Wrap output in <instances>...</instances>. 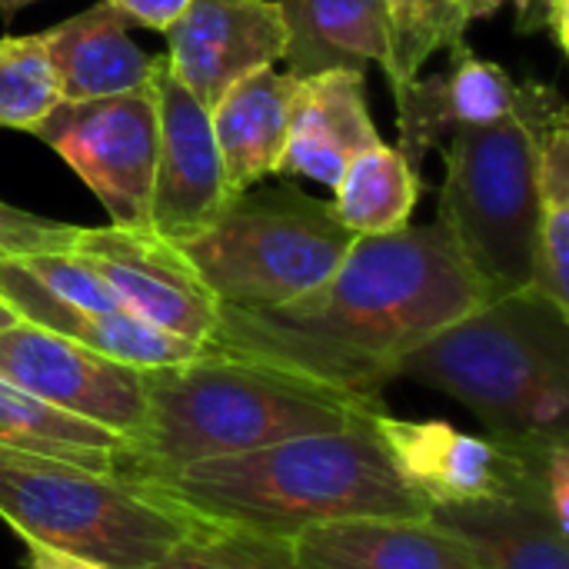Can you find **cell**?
I'll return each mask as SVG.
<instances>
[{"instance_id": "6da1fadb", "label": "cell", "mask_w": 569, "mask_h": 569, "mask_svg": "<svg viewBox=\"0 0 569 569\" xmlns=\"http://www.w3.org/2000/svg\"><path fill=\"white\" fill-rule=\"evenodd\" d=\"M490 290L440 223L357 237L317 290L273 310L220 307L207 350L380 400L407 353L483 307Z\"/></svg>"}, {"instance_id": "7a4b0ae2", "label": "cell", "mask_w": 569, "mask_h": 569, "mask_svg": "<svg viewBox=\"0 0 569 569\" xmlns=\"http://www.w3.org/2000/svg\"><path fill=\"white\" fill-rule=\"evenodd\" d=\"M140 483L200 523L277 540L330 520L427 517V503L393 470L373 413L347 430L187 463Z\"/></svg>"}, {"instance_id": "3957f363", "label": "cell", "mask_w": 569, "mask_h": 569, "mask_svg": "<svg viewBox=\"0 0 569 569\" xmlns=\"http://www.w3.org/2000/svg\"><path fill=\"white\" fill-rule=\"evenodd\" d=\"M143 373V420L117 457V473L137 480L293 437L347 430L383 407L380 400L207 347L193 360Z\"/></svg>"}, {"instance_id": "277c9868", "label": "cell", "mask_w": 569, "mask_h": 569, "mask_svg": "<svg viewBox=\"0 0 569 569\" xmlns=\"http://www.w3.org/2000/svg\"><path fill=\"white\" fill-rule=\"evenodd\" d=\"M463 407L500 440H569V313L530 287L433 333L397 367Z\"/></svg>"}, {"instance_id": "5b68a950", "label": "cell", "mask_w": 569, "mask_h": 569, "mask_svg": "<svg viewBox=\"0 0 569 569\" xmlns=\"http://www.w3.org/2000/svg\"><path fill=\"white\" fill-rule=\"evenodd\" d=\"M567 123V100L557 87L523 83L517 113L450 133L437 223L490 297L530 287L540 223V143Z\"/></svg>"}, {"instance_id": "8992f818", "label": "cell", "mask_w": 569, "mask_h": 569, "mask_svg": "<svg viewBox=\"0 0 569 569\" xmlns=\"http://www.w3.org/2000/svg\"><path fill=\"white\" fill-rule=\"evenodd\" d=\"M0 520L103 569H150L197 520L127 473H90L0 447Z\"/></svg>"}, {"instance_id": "52a82bcc", "label": "cell", "mask_w": 569, "mask_h": 569, "mask_svg": "<svg viewBox=\"0 0 569 569\" xmlns=\"http://www.w3.org/2000/svg\"><path fill=\"white\" fill-rule=\"evenodd\" d=\"M353 240L330 203L257 183L230 197L203 233L173 247L220 307L273 310L330 280Z\"/></svg>"}, {"instance_id": "ba28073f", "label": "cell", "mask_w": 569, "mask_h": 569, "mask_svg": "<svg viewBox=\"0 0 569 569\" xmlns=\"http://www.w3.org/2000/svg\"><path fill=\"white\" fill-rule=\"evenodd\" d=\"M373 430L400 480L430 507L520 497L569 530V440L473 437L443 420L373 410Z\"/></svg>"}, {"instance_id": "9c48e42d", "label": "cell", "mask_w": 569, "mask_h": 569, "mask_svg": "<svg viewBox=\"0 0 569 569\" xmlns=\"http://www.w3.org/2000/svg\"><path fill=\"white\" fill-rule=\"evenodd\" d=\"M33 133L90 187L113 227H147L157 170L153 87L63 100Z\"/></svg>"}, {"instance_id": "30bf717a", "label": "cell", "mask_w": 569, "mask_h": 569, "mask_svg": "<svg viewBox=\"0 0 569 569\" xmlns=\"http://www.w3.org/2000/svg\"><path fill=\"white\" fill-rule=\"evenodd\" d=\"M130 317L207 347L220 303L187 257L147 227H80L70 247Z\"/></svg>"}, {"instance_id": "8fae6325", "label": "cell", "mask_w": 569, "mask_h": 569, "mask_svg": "<svg viewBox=\"0 0 569 569\" xmlns=\"http://www.w3.org/2000/svg\"><path fill=\"white\" fill-rule=\"evenodd\" d=\"M0 377L123 440L140 427L147 373L27 320L0 330Z\"/></svg>"}, {"instance_id": "7c38bea8", "label": "cell", "mask_w": 569, "mask_h": 569, "mask_svg": "<svg viewBox=\"0 0 569 569\" xmlns=\"http://www.w3.org/2000/svg\"><path fill=\"white\" fill-rule=\"evenodd\" d=\"M150 87L157 100V170L147 230L170 243H183L223 213L230 193L210 110L177 80L163 53L153 57Z\"/></svg>"}, {"instance_id": "4fadbf2b", "label": "cell", "mask_w": 569, "mask_h": 569, "mask_svg": "<svg viewBox=\"0 0 569 569\" xmlns=\"http://www.w3.org/2000/svg\"><path fill=\"white\" fill-rule=\"evenodd\" d=\"M163 33L170 70L207 110L247 73L277 67L290 40L277 0H187Z\"/></svg>"}, {"instance_id": "5bb4252c", "label": "cell", "mask_w": 569, "mask_h": 569, "mask_svg": "<svg viewBox=\"0 0 569 569\" xmlns=\"http://www.w3.org/2000/svg\"><path fill=\"white\" fill-rule=\"evenodd\" d=\"M520 93L523 83H517L500 63L480 60L467 43L453 47L447 70L393 90L400 127L397 150L413 170H420L423 157L453 130L487 127L517 113Z\"/></svg>"}, {"instance_id": "9a60e30c", "label": "cell", "mask_w": 569, "mask_h": 569, "mask_svg": "<svg viewBox=\"0 0 569 569\" xmlns=\"http://www.w3.org/2000/svg\"><path fill=\"white\" fill-rule=\"evenodd\" d=\"M303 569H480L430 517H353L307 527L290 540Z\"/></svg>"}, {"instance_id": "2e32d148", "label": "cell", "mask_w": 569, "mask_h": 569, "mask_svg": "<svg viewBox=\"0 0 569 569\" xmlns=\"http://www.w3.org/2000/svg\"><path fill=\"white\" fill-rule=\"evenodd\" d=\"M0 300L27 323L77 340L137 370L173 367L203 353L200 343L157 330L123 310H83L43 290L17 260H0Z\"/></svg>"}, {"instance_id": "e0dca14e", "label": "cell", "mask_w": 569, "mask_h": 569, "mask_svg": "<svg viewBox=\"0 0 569 569\" xmlns=\"http://www.w3.org/2000/svg\"><path fill=\"white\" fill-rule=\"evenodd\" d=\"M373 143L380 133L367 107L363 70H323L303 77L277 173L333 187L347 163Z\"/></svg>"}, {"instance_id": "ac0fdd59", "label": "cell", "mask_w": 569, "mask_h": 569, "mask_svg": "<svg viewBox=\"0 0 569 569\" xmlns=\"http://www.w3.org/2000/svg\"><path fill=\"white\" fill-rule=\"evenodd\" d=\"M303 77L263 67L237 80L213 107L210 127L220 150L227 193L237 197L277 173Z\"/></svg>"}, {"instance_id": "d6986e66", "label": "cell", "mask_w": 569, "mask_h": 569, "mask_svg": "<svg viewBox=\"0 0 569 569\" xmlns=\"http://www.w3.org/2000/svg\"><path fill=\"white\" fill-rule=\"evenodd\" d=\"M127 27V17L100 0L43 30L63 100H100L150 87L153 57L130 40Z\"/></svg>"}, {"instance_id": "ffe728a7", "label": "cell", "mask_w": 569, "mask_h": 569, "mask_svg": "<svg viewBox=\"0 0 569 569\" xmlns=\"http://www.w3.org/2000/svg\"><path fill=\"white\" fill-rule=\"evenodd\" d=\"M427 517L453 533L480 569H569V530L530 500L440 503Z\"/></svg>"}, {"instance_id": "44dd1931", "label": "cell", "mask_w": 569, "mask_h": 569, "mask_svg": "<svg viewBox=\"0 0 569 569\" xmlns=\"http://www.w3.org/2000/svg\"><path fill=\"white\" fill-rule=\"evenodd\" d=\"M287 20V73L313 77L323 70H390V23L383 0H277Z\"/></svg>"}, {"instance_id": "7402d4cb", "label": "cell", "mask_w": 569, "mask_h": 569, "mask_svg": "<svg viewBox=\"0 0 569 569\" xmlns=\"http://www.w3.org/2000/svg\"><path fill=\"white\" fill-rule=\"evenodd\" d=\"M0 447L90 473H117L123 437L63 413L0 377Z\"/></svg>"}, {"instance_id": "603a6c76", "label": "cell", "mask_w": 569, "mask_h": 569, "mask_svg": "<svg viewBox=\"0 0 569 569\" xmlns=\"http://www.w3.org/2000/svg\"><path fill=\"white\" fill-rule=\"evenodd\" d=\"M420 170L383 140L357 153L333 183V213L357 237H383L410 227L420 200Z\"/></svg>"}, {"instance_id": "cb8c5ba5", "label": "cell", "mask_w": 569, "mask_h": 569, "mask_svg": "<svg viewBox=\"0 0 569 569\" xmlns=\"http://www.w3.org/2000/svg\"><path fill=\"white\" fill-rule=\"evenodd\" d=\"M537 183L540 223L530 290L550 300L557 310L569 313V123L543 137Z\"/></svg>"}, {"instance_id": "d4e9b609", "label": "cell", "mask_w": 569, "mask_h": 569, "mask_svg": "<svg viewBox=\"0 0 569 569\" xmlns=\"http://www.w3.org/2000/svg\"><path fill=\"white\" fill-rule=\"evenodd\" d=\"M60 103L63 90L43 33L0 37V127L33 133Z\"/></svg>"}, {"instance_id": "484cf974", "label": "cell", "mask_w": 569, "mask_h": 569, "mask_svg": "<svg viewBox=\"0 0 569 569\" xmlns=\"http://www.w3.org/2000/svg\"><path fill=\"white\" fill-rule=\"evenodd\" d=\"M150 569H303L290 540L200 523Z\"/></svg>"}, {"instance_id": "4316f807", "label": "cell", "mask_w": 569, "mask_h": 569, "mask_svg": "<svg viewBox=\"0 0 569 569\" xmlns=\"http://www.w3.org/2000/svg\"><path fill=\"white\" fill-rule=\"evenodd\" d=\"M383 13L390 23V90L417 80L423 60L437 50L433 33V7L430 0H383Z\"/></svg>"}, {"instance_id": "83f0119b", "label": "cell", "mask_w": 569, "mask_h": 569, "mask_svg": "<svg viewBox=\"0 0 569 569\" xmlns=\"http://www.w3.org/2000/svg\"><path fill=\"white\" fill-rule=\"evenodd\" d=\"M80 227L50 220L40 213H27L0 200V260H17L30 253H53L70 250Z\"/></svg>"}, {"instance_id": "f1b7e54d", "label": "cell", "mask_w": 569, "mask_h": 569, "mask_svg": "<svg viewBox=\"0 0 569 569\" xmlns=\"http://www.w3.org/2000/svg\"><path fill=\"white\" fill-rule=\"evenodd\" d=\"M503 3L510 0H440V10H437V20H433V33H437V47H463L467 43V30L483 20V17H493ZM517 10H520V20L517 27L523 33H533L540 30V3L537 0H513Z\"/></svg>"}, {"instance_id": "f546056e", "label": "cell", "mask_w": 569, "mask_h": 569, "mask_svg": "<svg viewBox=\"0 0 569 569\" xmlns=\"http://www.w3.org/2000/svg\"><path fill=\"white\" fill-rule=\"evenodd\" d=\"M110 3L127 17V23H137L157 33H163L187 7V0H110Z\"/></svg>"}, {"instance_id": "4dcf8cb0", "label": "cell", "mask_w": 569, "mask_h": 569, "mask_svg": "<svg viewBox=\"0 0 569 569\" xmlns=\"http://www.w3.org/2000/svg\"><path fill=\"white\" fill-rule=\"evenodd\" d=\"M27 547V567L30 569H103L97 563H87V560H77L70 553H60L53 547H43V543H33V540H23Z\"/></svg>"}, {"instance_id": "1f68e13d", "label": "cell", "mask_w": 569, "mask_h": 569, "mask_svg": "<svg viewBox=\"0 0 569 569\" xmlns=\"http://www.w3.org/2000/svg\"><path fill=\"white\" fill-rule=\"evenodd\" d=\"M30 3H40V0H0V17L10 20L13 13H20V10L30 7Z\"/></svg>"}, {"instance_id": "d6a6232c", "label": "cell", "mask_w": 569, "mask_h": 569, "mask_svg": "<svg viewBox=\"0 0 569 569\" xmlns=\"http://www.w3.org/2000/svg\"><path fill=\"white\" fill-rule=\"evenodd\" d=\"M17 320H20V317H17V313L0 300V330H7V327H10V323H17Z\"/></svg>"}, {"instance_id": "836d02e7", "label": "cell", "mask_w": 569, "mask_h": 569, "mask_svg": "<svg viewBox=\"0 0 569 569\" xmlns=\"http://www.w3.org/2000/svg\"><path fill=\"white\" fill-rule=\"evenodd\" d=\"M430 7H433V20H437V10H440V0H430Z\"/></svg>"}]
</instances>
